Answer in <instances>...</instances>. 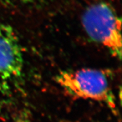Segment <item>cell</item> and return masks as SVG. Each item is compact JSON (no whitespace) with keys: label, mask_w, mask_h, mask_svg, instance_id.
<instances>
[{"label":"cell","mask_w":122,"mask_h":122,"mask_svg":"<svg viewBox=\"0 0 122 122\" xmlns=\"http://www.w3.org/2000/svg\"><path fill=\"white\" fill-rule=\"evenodd\" d=\"M56 81L66 93L75 99L92 100L116 110V99L107 74L102 70L81 69L62 71Z\"/></svg>","instance_id":"1"},{"label":"cell","mask_w":122,"mask_h":122,"mask_svg":"<svg viewBox=\"0 0 122 122\" xmlns=\"http://www.w3.org/2000/svg\"><path fill=\"white\" fill-rule=\"evenodd\" d=\"M82 26L92 40L105 47L116 57H122V20L109 4L98 2L85 10Z\"/></svg>","instance_id":"2"},{"label":"cell","mask_w":122,"mask_h":122,"mask_svg":"<svg viewBox=\"0 0 122 122\" xmlns=\"http://www.w3.org/2000/svg\"><path fill=\"white\" fill-rule=\"evenodd\" d=\"M24 59L21 43L11 26L0 24V79L21 76Z\"/></svg>","instance_id":"3"},{"label":"cell","mask_w":122,"mask_h":122,"mask_svg":"<svg viewBox=\"0 0 122 122\" xmlns=\"http://www.w3.org/2000/svg\"><path fill=\"white\" fill-rule=\"evenodd\" d=\"M16 122H29V120L26 117L22 115L20 117L18 118Z\"/></svg>","instance_id":"4"},{"label":"cell","mask_w":122,"mask_h":122,"mask_svg":"<svg viewBox=\"0 0 122 122\" xmlns=\"http://www.w3.org/2000/svg\"><path fill=\"white\" fill-rule=\"evenodd\" d=\"M21 2H24V3H32V2H34L36 0H19Z\"/></svg>","instance_id":"5"},{"label":"cell","mask_w":122,"mask_h":122,"mask_svg":"<svg viewBox=\"0 0 122 122\" xmlns=\"http://www.w3.org/2000/svg\"><path fill=\"white\" fill-rule=\"evenodd\" d=\"M0 112H1V109H0Z\"/></svg>","instance_id":"6"}]
</instances>
